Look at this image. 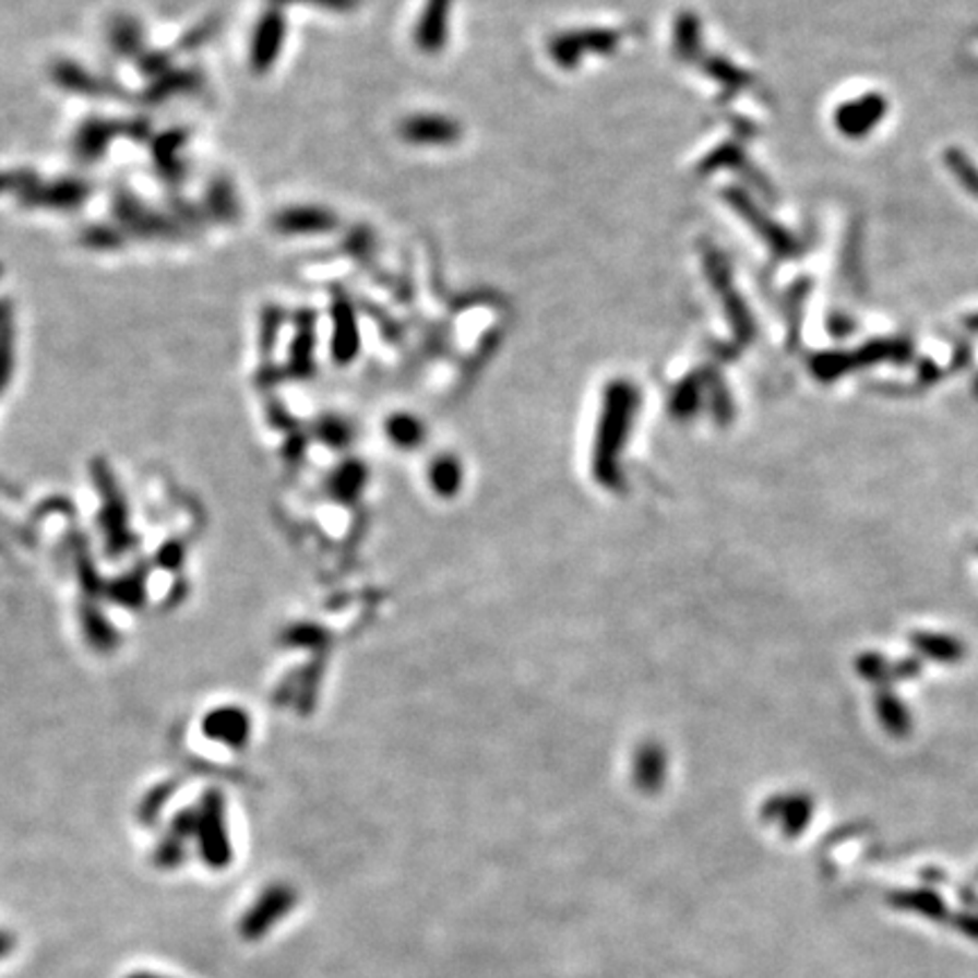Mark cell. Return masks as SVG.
<instances>
[{"mask_svg": "<svg viewBox=\"0 0 978 978\" xmlns=\"http://www.w3.org/2000/svg\"><path fill=\"white\" fill-rule=\"evenodd\" d=\"M286 41V19L279 5L267 8L261 19L257 21V27L250 41V69L257 75H265L282 55Z\"/></svg>", "mask_w": 978, "mask_h": 978, "instance_id": "obj_1", "label": "cell"}, {"mask_svg": "<svg viewBox=\"0 0 978 978\" xmlns=\"http://www.w3.org/2000/svg\"><path fill=\"white\" fill-rule=\"evenodd\" d=\"M297 902V895L288 885H270L259 899L252 904V908L244 913L240 922V933L248 940H259L265 935L282 917H286Z\"/></svg>", "mask_w": 978, "mask_h": 978, "instance_id": "obj_2", "label": "cell"}, {"mask_svg": "<svg viewBox=\"0 0 978 978\" xmlns=\"http://www.w3.org/2000/svg\"><path fill=\"white\" fill-rule=\"evenodd\" d=\"M114 211L122 225L130 231L145 234V238H175L172 234H179V225L175 220H164L155 211L143 206L130 191L116 195Z\"/></svg>", "mask_w": 978, "mask_h": 978, "instance_id": "obj_3", "label": "cell"}, {"mask_svg": "<svg viewBox=\"0 0 978 978\" xmlns=\"http://www.w3.org/2000/svg\"><path fill=\"white\" fill-rule=\"evenodd\" d=\"M91 187L84 179H57L50 183L35 181L25 193L23 204L39 208H77L88 198Z\"/></svg>", "mask_w": 978, "mask_h": 978, "instance_id": "obj_4", "label": "cell"}, {"mask_svg": "<svg viewBox=\"0 0 978 978\" xmlns=\"http://www.w3.org/2000/svg\"><path fill=\"white\" fill-rule=\"evenodd\" d=\"M885 111H888L885 100L879 94H870L859 100L845 103L836 114V126L843 134L851 139H861L879 126Z\"/></svg>", "mask_w": 978, "mask_h": 978, "instance_id": "obj_5", "label": "cell"}, {"mask_svg": "<svg viewBox=\"0 0 978 978\" xmlns=\"http://www.w3.org/2000/svg\"><path fill=\"white\" fill-rule=\"evenodd\" d=\"M126 122H114V120H103V118H88L84 120L77 134L73 136V152L77 155V159L82 162H96L100 159L109 143L114 141V136H118L120 132H126L130 136V122L128 130Z\"/></svg>", "mask_w": 978, "mask_h": 978, "instance_id": "obj_6", "label": "cell"}, {"mask_svg": "<svg viewBox=\"0 0 978 978\" xmlns=\"http://www.w3.org/2000/svg\"><path fill=\"white\" fill-rule=\"evenodd\" d=\"M272 227L286 236L322 234L335 227V216L322 206H288L274 216Z\"/></svg>", "mask_w": 978, "mask_h": 978, "instance_id": "obj_7", "label": "cell"}, {"mask_svg": "<svg viewBox=\"0 0 978 978\" xmlns=\"http://www.w3.org/2000/svg\"><path fill=\"white\" fill-rule=\"evenodd\" d=\"M198 88H202V75H198L195 71H168L152 82L145 98L147 103H164L172 96L195 94Z\"/></svg>", "mask_w": 978, "mask_h": 978, "instance_id": "obj_8", "label": "cell"}, {"mask_svg": "<svg viewBox=\"0 0 978 978\" xmlns=\"http://www.w3.org/2000/svg\"><path fill=\"white\" fill-rule=\"evenodd\" d=\"M52 80L59 86L75 91V94H86V96L107 94L98 77L86 73L82 67L73 64V61H57V64L52 67Z\"/></svg>", "mask_w": 978, "mask_h": 978, "instance_id": "obj_9", "label": "cell"}, {"mask_svg": "<svg viewBox=\"0 0 978 978\" xmlns=\"http://www.w3.org/2000/svg\"><path fill=\"white\" fill-rule=\"evenodd\" d=\"M181 150H183V134L168 132L157 141L155 152H152L162 177H166L168 183H179V177L183 179V162L179 159Z\"/></svg>", "mask_w": 978, "mask_h": 978, "instance_id": "obj_10", "label": "cell"}, {"mask_svg": "<svg viewBox=\"0 0 978 978\" xmlns=\"http://www.w3.org/2000/svg\"><path fill=\"white\" fill-rule=\"evenodd\" d=\"M109 44L120 57H139L143 48L141 25L132 16H116L109 29Z\"/></svg>", "mask_w": 978, "mask_h": 978, "instance_id": "obj_11", "label": "cell"}, {"mask_svg": "<svg viewBox=\"0 0 978 978\" xmlns=\"http://www.w3.org/2000/svg\"><path fill=\"white\" fill-rule=\"evenodd\" d=\"M206 206L211 208L216 220L231 223L238 218V200L227 179H213L206 195Z\"/></svg>", "mask_w": 978, "mask_h": 978, "instance_id": "obj_12", "label": "cell"}, {"mask_svg": "<svg viewBox=\"0 0 978 978\" xmlns=\"http://www.w3.org/2000/svg\"><path fill=\"white\" fill-rule=\"evenodd\" d=\"M446 10V0H431L424 12V21L419 25L417 39L424 48H433L442 41V16Z\"/></svg>", "mask_w": 978, "mask_h": 978, "instance_id": "obj_13", "label": "cell"}, {"mask_svg": "<svg viewBox=\"0 0 978 978\" xmlns=\"http://www.w3.org/2000/svg\"><path fill=\"white\" fill-rule=\"evenodd\" d=\"M335 309V324H338V331H335V347L341 351H349L354 349V341H356V329H354V320H351V306L338 297L333 303Z\"/></svg>", "mask_w": 978, "mask_h": 978, "instance_id": "obj_14", "label": "cell"}, {"mask_svg": "<svg viewBox=\"0 0 978 978\" xmlns=\"http://www.w3.org/2000/svg\"><path fill=\"white\" fill-rule=\"evenodd\" d=\"M82 242L91 250H114L122 242V236L111 227H88L82 234Z\"/></svg>", "mask_w": 978, "mask_h": 978, "instance_id": "obj_15", "label": "cell"}, {"mask_svg": "<svg viewBox=\"0 0 978 978\" xmlns=\"http://www.w3.org/2000/svg\"><path fill=\"white\" fill-rule=\"evenodd\" d=\"M461 478H463L461 465H457L455 461H442L438 467H433V482L440 492H446V494L455 492L457 485H461Z\"/></svg>", "mask_w": 978, "mask_h": 978, "instance_id": "obj_16", "label": "cell"}, {"mask_svg": "<svg viewBox=\"0 0 978 978\" xmlns=\"http://www.w3.org/2000/svg\"><path fill=\"white\" fill-rule=\"evenodd\" d=\"M661 773H664V756L655 748L639 754V777L648 786L657 784L661 779Z\"/></svg>", "mask_w": 978, "mask_h": 978, "instance_id": "obj_17", "label": "cell"}, {"mask_svg": "<svg viewBox=\"0 0 978 978\" xmlns=\"http://www.w3.org/2000/svg\"><path fill=\"white\" fill-rule=\"evenodd\" d=\"M274 5H306L331 12H349L358 5V0H272Z\"/></svg>", "mask_w": 978, "mask_h": 978, "instance_id": "obj_18", "label": "cell"}, {"mask_svg": "<svg viewBox=\"0 0 978 978\" xmlns=\"http://www.w3.org/2000/svg\"><path fill=\"white\" fill-rule=\"evenodd\" d=\"M37 181V177L29 170H12V172H0V193L8 191H21L25 193L33 183Z\"/></svg>", "mask_w": 978, "mask_h": 978, "instance_id": "obj_19", "label": "cell"}, {"mask_svg": "<svg viewBox=\"0 0 978 978\" xmlns=\"http://www.w3.org/2000/svg\"><path fill=\"white\" fill-rule=\"evenodd\" d=\"M213 33V23H206L202 29L200 27H195L191 35H187V39H183V48H195V46H200V44H204L208 37L206 35H211Z\"/></svg>", "mask_w": 978, "mask_h": 978, "instance_id": "obj_20", "label": "cell"}, {"mask_svg": "<svg viewBox=\"0 0 978 978\" xmlns=\"http://www.w3.org/2000/svg\"><path fill=\"white\" fill-rule=\"evenodd\" d=\"M14 950V938L5 931H0V958H5Z\"/></svg>", "mask_w": 978, "mask_h": 978, "instance_id": "obj_21", "label": "cell"}, {"mask_svg": "<svg viewBox=\"0 0 978 978\" xmlns=\"http://www.w3.org/2000/svg\"><path fill=\"white\" fill-rule=\"evenodd\" d=\"M128 978H168V976H157V974H150V971H136V974H132Z\"/></svg>", "mask_w": 978, "mask_h": 978, "instance_id": "obj_22", "label": "cell"}]
</instances>
